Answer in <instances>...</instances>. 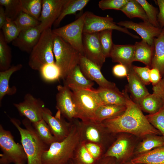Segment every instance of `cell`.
Returning <instances> with one entry per match:
<instances>
[{"mask_svg":"<svg viewBox=\"0 0 164 164\" xmlns=\"http://www.w3.org/2000/svg\"><path fill=\"white\" fill-rule=\"evenodd\" d=\"M125 106V110L121 114L101 122L110 133L114 135L127 133L141 139L149 134L162 135L150 124L139 106L128 94Z\"/></svg>","mask_w":164,"mask_h":164,"instance_id":"obj_1","label":"cell"},{"mask_svg":"<svg viewBox=\"0 0 164 164\" xmlns=\"http://www.w3.org/2000/svg\"><path fill=\"white\" fill-rule=\"evenodd\" d=\"M71 122L68 136L60 141L52 143L43 153L42 164H66L72 160L74 152L81 142L80 121L75 119Z\"/></svg>","mask_w":164,"mask_h":164,"instance_id":"obj_2","label":"cell"},{"mask_svg":"<svg viewBox=\"0 0 164 164\" xmlns=\"http://www.w3.org/2000/svg\"><path fill=\"white\" fill-rule=\"evenodd\" d=\"M10 119L19 133L21 144L27 156V164H42L43 155L50 146L39 138L32 123L27 118L22 121L25 128L20 126L21 123L19 119L15 118H10Z\"/></svg>","mask_w":164,"mask_h":164,"instance_id":"obj_3","label":"cell"},{"mask_svg":"<svg viewBox=\"0 0 164 164\" xmlns=\"http://www.w3.org/2000/svg\"><path fill=\"white\" fill-rule=\"evenodd\" d=\"M55 35L51 28L43 30L37 43L30 53L28 64L35 70L43 66L55 63L53 52Z\"/></svg>","mask_w":164,"mask_h":164,"instance_id":"obj_4","label":"cell"},{"mask_svg":"<svg viewBox=\"0 0 164 164\" xmlns=\"http://www.w3.org/2000/svg\"><path fill=\"white\" fill-rule=\"evenodd\" d=\"M53 52L55 63L64 80L68 74L79 65L81 55L61 37L55 35Z\"/></svg>","mask_w":164,"mask_h":164,"instance_id":"obj_5","label":"cell"},{"mask_svg":"<svg viewBox=\"0 0 164 164\" xmlns=\"http://www.w3.org/2000/svg\"><path fill=\"white\" fill-rule=\"evenodd\" d=\"M141 139L130 134H117L115 139L103 157L114 158L118 164H123L129 161L134 157L135 149Z\"/></svg>","mask_w":164,"mask_h":164,"instance_id":"obj_6","label":"cell"},{"mask_svg":"<svg viewBox=\"0 0 164 164\" xmlns=\"http://www.w3.org/2000/svg\"><path fill=\"white\" fill-rule=\"evenodd\" d=\"M70 89L73 93L78 118L83 121H92L96 110L102 104L95 89L90 90L77 88Z\"/></svg>","mask_w":164,"mask_h":164,"instance_id":"obj_7","label":"cell"},{"mask_svg":"<svg viewBox=\"0 0 164 164\" xmlns=\"http://www.w3.org/2000/svg\"><path fill=\"white\" fill-rule=\"evenodd\" d=\"M81 141L97 144L106 151L116 138V135L110 133L101 123L93 121H80Z\"/></svg>","mask_w":164,"mask_h":164,"instance_id":"obj_8","label":"cell"},{"mask_svg":"<svg viewBox=\"0 0 164 164\" xmlns=\"http://www.w3.org/2000/svg\"><path fill=\"white\" fill-rule=\"evenodd\" d=\"M0 164L26 162L27 158L22 144L16 143L10 131L0 125Z\"/></svg>","mask_w":164,"mask_h":164,"instance_id":"obj_9","label":"cell"},{"mask_svg":"<svg viewBox=\"0 0 164 164\" xmlns=\"http://www.w3.org/2000/svg\"><path fill=\"white\" fill-rule=\"evenodd\" d=\"M85 15L86 12L73 22L52 30L54 35L61 37L83 56V33Z\"/></svg>","mask_w":164,"mask_h":164,"instance_id":"obj_10","label":"cell"},{"mask_svg":"<svg viewBox=\"0 0 164 164\" xmlns=\"http://www.w3.org/2000/svg\"><path fill=\"white\" fill-rule=\"evenodd\" d=\"M106 30H115L127 34L133 38L139 39L129 32L127 29L121 26L113 21L112 18L102 17L90 12H86L83 33L99 32Z\"/></svg>","mask_w":164,"mask_h":164,"instance_id":"obj_11","label":"cell"},{"mask_svg":"<svg viewBox=\"0 0 164 164\" xmlns=\"http://www.w3.org/2000/svg\"><path fill=\"white\" fill-rule=\"evenodd\" d=\"M13 105L21 116L25 117L32 123L43 119L44 103L40 99L35 97L31 94H26L23 101L14 103Z\"/></svg>","mask_w":164,"mask_h":164,"instance_id":"obj_12","label":"cell"},{"mask_svg":"<svg viewBox=\"0 0 164 164\" xmlns=\"http://www.w3.org/2000/svg\"><path fill=\"white\" fill-rule=\"evenodd\" d=\"M56 95V108L61 115L70 122L78 119L73 92L68 87L58 85Z\"/></svg>","mask_w":164,"mask_h":164,"instance_id":"obj_13","label":"cell"},{"mask_svg":"<svg viewBox=\"0 0 164 164\" xmlns=\"http://www.w3.org/2000/svg\"><path fill=\"white\" fill-rule=\"evenodd\" d=\"M67 0H42V11L37 26L42 32L51 28L53 24L60 16Z\"/></svg>","mask_w":164,"mask_h":164,"instance_id":"obj_14","label":"cell"},{"mask_svg":"<svg viewBox=\"0 0 164 164\" xmlns=\"http://www.w3.org/2000/svg\"><path fill=\"white\" fill-rule=\"evenodd\" d=\"M84 56L101 69L106 58L102 49L99 32L83 33Z\"/></svg>","mask_w":164,"mask_h":164,"instance_id":"obj_15","label":"cell"},{"mask_svg":"<svg viewBox=\"0 0 164 164\" xmlns=\"http://www.w3.org/2000/svg\"><path fill=\"white\" fill-rule=\"evenodd\" d=\"M63 118L58 111L53 116L48 108L45 107L43 109L42 118L49 126L52 134L57 141L65 139L70 132L71 122L67 121Z\"/></svg>","mask_w":164,"mask_h":164,"instance_id":"obj_16","label":"cell"},{"mask_svg":"<svg viewBox=\"0 0 164 164\" xmlns=\"http://www.w3.org/2000/svg\"><path fill=\"white\" fill-rule=\"evenodd\" d=\"M117 25L127 29L133 30L149 45L154 46V39L159 36L162 29L155 27L149 22L136 23L132 21H121Z\"/></svg>","mask_w":164,"mask_h":164,"instance_id":"obj_17","label":"cell"},{"mask_svg":"<svg viewBox=\"0 0 164 164\" xmlns=\"http://www.w3.org/2000/svg\"><path fill=\"white\" fill-rule=\"evenodd\" d=\"M79 65L84 76L88 80L96 82L99 87L107 88L117 87L114 83L109 81L104 77L101 71V69L84 56L81 55Z\"/></svg>","mask_w":164,"mask_h":164,"instance_id":"obj_18","label":"cell"},{"mask_svg":"<svg viewBox=\"0 0 164 164\" xmlns=\"http://www.w3.org/2000/svg\"><path fill=\"white\" fill-rule=\"evenodd\" d=\"M132 66L128 69L127 78L128 82L126 89L130 93V98L138 105L141 100L149 94L145 85L135 72Z\"/></svg>","mask_w":164,"mask_h":164,"instance_id":"obj_19","label":"cell"},{"mask_svg":"<svg viewBox=\"0 0 164 164\" xmlns=\"http://www.w3.org/2000/svg\"><path fill=\"white\" fill-rule=\"evenodd\" d=\"M41 32L37 26L21 31L12 45L21 50L30 53L38 41Z\"/></svg>","mask_w":164,"mask_h":164,"instance_id":"obj_20","label":"cell"},{"mask_svg":"<svg viewBox=\"0 0 164 164\" xmlns=\"http://www.w3.org/2000/svg\"><path fill=\"white\" fill-rule=\"evenodd\" d=\"M95 90L99 96L102 104L125 106L128 94L126 88L121 92L117 87L107 88L99 87Z\"/></svg>","mask_w":164,"mask_h":164,"instance_id":"obj_21","label":"cell"},{"mask_svg":"<svg viewBox=\"0 0 164 164\" xmlns=\"http://www.w3.org/2000/svg\"><path fill=\"white\" fill-rule=\"evenodd\" d=\"M135 48L134 45L114 44L110 54L113 62L125 66L127 69L132 66Z\"/></svg>","mask_w":164,"mask_h":164,"instance_id":"obj_22","label":"cell"},{"mask_svg":"<svg viewBox=\"0 0 164 164\" xmlns=\"http://www.w3.org/2000/svg\"><path fill=\"white\" fill-rule=\"evenodd\" d=\"M64 85L69 88L92 90L94 82L87 79L81 71L79 65L72 70L63 80Z\"/></svg>","mask_w":164,"mask_h":164,"instance_id":"obj_23","label":"cell"},{"mask_svg":"<svg viewBox=\"0 0 164 164\" xmlns=\"http://www.w3.org/2000/svg\"><path fill=\"white\" fill-rule=\"evenodd\" d=\"M22 65L18 64L12 65L8 69L0 71V104L6 95H12L17 91V88L15 86L10 87L9 85L10 78L12 74L21 69Z\"/></svg>","mask_w":164,"mask_h":164,"instance_id":"obj_24","label":"cell"},{"mask_svg":"<svg viewBox=\"0 0 164 164\" xmlns=\"http://www.w3.org/2000/svg\"><path fill=\"white\" fill-rule=\"evenodd\" d=\"M164 146V138L155 134H149L141 139L135 150L134 157L156 148Z\"/></svg>","mask_w":164,"mask_h":164,"instance_id":"obj_25","label":"cell"},{"mask_svg":"<svg viewBox=\"0 0 164 164\" xmlns=\"http://www.w3.org/2000/svg\"><path fill=\"white\" fill-rule=\"evenodd\" d=\"M126 106L112 104H101L96 110L92 121L98 123L112 119L123 114Z\"/></svg>","mask_w":164,"mask_h":164,"instance_id":"obj_26","label":"cell"},{"mask_svg":"<svg viewBox=\"0 0 164 164\" xmlns=\"http://www.w3.org/2000/svg\"><path fill=\"white\" fill-rule=\"evenodd\" d=\"M158 69L162 77L164 76V29L160 35L154 39V52L151 69Z\"/></svg>","mask_w":164,"mask_h":164,"instance_id":"obj_27","label":"cell"},{"mask_svg":"<svg viewBox=\"0 0 164 164\" xmlns=\"http://www.w3.org/2000/svg\"><path fill=\"white\" fill-rule=\"evenodd\" d=\"M134 45L135 50L134 62L138 61L142 62L151 69L154 46H151L142 40L136 42Z\"/></svg>","mask_w":164,"mask_h":164,"instance_id":"obj_28","label":"cell"},{"mask_svg":"<svg viewBox=\"0 0 164 164\" xmlns=\"http://www.w3.org/2000/svg\"><path fill=\"white\" fill-rule=\"evenodd\" d=\"M133 163L164 164V146L134 157L130 160Z\"/></svg>","mask_w":164,"mask_h":164,"instance_id":"obj_29","label":"cell"},{"mask_svg":"<svg viewBox=\"0 0 164 164\" xmlns=\"http://www.w3.org/2000/svg\"><path fill=\"white\" fill-rule=\"evenodd\" d=\"M164 105V103L160 97L153 93L145 97L138 106L142 112L152 114L159 111Z\"/></svg>","mask_w":164,"mask_h":164,"instance_id":"obj_30","label":"cell"},{"mask_svg":"<svg viewBox=\"0 0 164 164\" xmlns=\"http://www.w3.org/2000/svg\"><path fill=\"white\" fill-rule=\"evenodd\" d=\"M90 1L89 0H67L60 16L54 23V25L58 26L66 15L75 14L77 12L81 10Z\"/></svg>","mask_w":164,"mask_h":164,"instance_id":"obj_31","label":"cell"},{"mask_svg":"<svg viewBox=\"0 0 164 164\" xmlns=\"http://www.w3.org/2000/svg\"><path fill=\"white\" fill-rule=\"evenodd\" d=\"M120 11L130 19L138 18L144 22H149L143 8L137 0H129Z\"/></svg>","mask_w":164,"mask_h":164,"instance_id":"obj_32","label":"cell"},{"mask_svg":"<svg viewBox=\"0 0 164 164\" xmlns=\"http://www.w3.org/2000/svg\"><path fill=\"white\" fill-rule=\"evenodd\" d=\"M32 124L36 133L45 144L50 146L53 143L57 141L52 134L49 126L43 119Z\"/></svg>","mask_w":164,"mask_h":164,"instance_id":"obj_33","label":"cell"},{"mask_svg":"<svg viewBox=\"0 0 164 164\" xmlns=\"http://www.w3.org/2000/svg\"><path fill=\"white\" fill-rule=\"evenodd\" d=\"M5 41L2 31L0 32V70L8 69L11 67L12 54L10 47Z\"/></svg>","mask_w":164,"mask_h":164,"instance_id":"obj_34","label":"cell"},{"mask_svg":"<svg viewBox=\"0 0 164 164\" xmlns=\"http://www.w3.org/2000/svg\"><path fill=\"white\" fill-rule=\"evenodd\" d=\"M22 11L38 20L40 16L42 0H20Z\"/></svg>","mask_w":164,"mask_h":164,"instance_id":"obj_35","label":"cell"},{"mask_svg":"<svg viewBox=\"0 0 164 164\" xmlns=\"http://www.w3.org/2000/svg\"><path fill=\"white\" fill-rule=\"evenodd\" d=\"M72 160L74 162L80 164H96L97 161L87 150L85 142L82 141L75 151Z\"/></svg>","mask_w":164,"mask_h":164,"instance_id":"obj_36","label":"cell"},{"mask_svg":"<svg viewBox=\"0 0 164 164\" xmlns=\"http://www.w3.org/2000/svg\"><path fill=\"white\" fill-rule=\"evenodd\" d=\"M42 79L47 82H52L61 77L59 68L55 63L46 64L39 70Z\"/></svg>","mask_w":164,"mask_h":164,"instance_id":"obj_37","label":"cell"},{"mask_svg":"<svg viewBox=\"0 0 164 164\" xmlns=\"http://www.w3.org/2000/svg\"><path fill=\"white\" fill-rule=\"evenodd\" d=\"M1 5L4 6L7 19L14 21L21 11L20 0H0Z\"/></svg>","mask_w":164,"mask_h":164,"instance_id":"obj_38","label":"cell"},{"mask_svg":"<svg viewBox=\"0 0 164 164\" xmlns=\"http://www.w3.org/2000/svg\"><path fill=\"white\" fill-rule=\"evenodd\" d=\"M14 21L21 31L36 27L40 24L38 20L22 11Z\"/></svg>","mask_w":164,"mask_h":164,"instance_id":"obj_39","label":"cell"},{"mask_svg":"<svg viewBox=\"0 0 164 164\" xmlns=\"http://www.w3.org/2000/svg\"><path fill=\"white\" fill-rule=\"evenodd\" d=\"M113 30H106L99 32V38L103 52L105 57H110L114 43L112 38Z\"/></svg>","mask_w":164,"mask_h":164,"instance_id":"obj_40","label":"cell"},{"mask_svg":"<svg viewBox=\"0 0 164 164\" xmlns=\"http://www.w3.org/2000/svg\"><path fill=\"white\" fill-rule=\"evenodd\" d=\"M2 29L5 39L8 43L15 39L21 32L14 21L8 19Z\"/></svg>","mask_w":164,"mask_h":164,"instance_id":"obj_41","label":"cell"},{"mask_svg":"<svg viewBox=\"0 0 164 164\" xmlns=\"http://www.w3.org/2000/svg\"><path fill=\"white\" fill-rule=\"evenodd\" d=\"M137 1L143 8L149 22L155 27L160 28L157 20V16L159 12L158 8L150 4L146 0Z\"/></svg>","mask_w":164,"mask_h":164,"instance_id":"obj_42","label":"cell"},{"mask_svg":"<svg viewBox=\"0 0 164 164\" xmlns=\"http://www.w3.org/2000/svg\"><path fill=\"white\" fill-rule=\"evenodd\" d=\"M145 116L150 124L158 130L164 138V105L158 112Z\"/></svg>","mask_w":164,"mask_h":164,"instance_id":"obj_43","label":"cell"},{"mask_svg":"<svg viewBox=\"0 0 164 164\" xmlns=\"http://www.w3.org/2000/svg\"><path fill=\"white\" fill-rule=\"evenodd\" d=\"M129 0H102L98 3L99 8L104 10L114 9L120 10Z\"/></svg>","mask_w":164,"mask_h":164,"instance_id":"obj_44","label":"cell"},{"mask_svg":"<svg viewBox=\"0 0 164 164\" xmlns=\"http://www.w3.org/2000/svg\"><path fill=\"white\" fill-rule=\"evenodd\" d=\"M85 143L87 149L96 160L97 161L103 157L106 150L102 147L92 142Z\"/></svg>","mask_w":164,"mask_h":164,"instance_id":"obj_45","label":"cell"},{"mask_svg":"<svg viewBox=\"0 0 164 164\" xmlns=\"http://www.w3.org/2000/svg\"><path fill=\"white\" fill-rule=\"evenodd\" d=\"M133 68L135 72L145 85L151 83L149 77L150 68L147 66L140 67L134 65H133Z\"/></svg>","mask_w":164,"mask_h":164,"instance_id":"obj_46","label":"cell"},{"mask_svg":"<svg viewBox=\"0 0 164 164\" xmlns=\"http://www.w3.org/2000/svg\"><path fill=\"white\" fill-rule=\"evenodd\" d=\"M114 75L118 77H127L128 71L127 67L121 64H118L114 66L112 70Z\"/></svg>","mask_w":164,"mask_h":164,"instance_id":"obj_47","label":"cell"},{"mask_svg":"<svg viewBox=\"0 0 164 164\" xmlns=\"http://www.w3.org/2000/svg\"><path fill=\"white\" fill-rule=\"evenodd\" d=\"M159 7V12L157 15V20L160 28L164 27V0L155 1Z\"/></svg>","mask_w":164,"mask_h":164,"instance_id":"obj_48","label":"cell"},{"mask_svg":"<svg viewBox=\"0 0 164 164\" xmlns=\"http://www.w3.org/2000/svg\"><path fill=\"white\" fill-rule=\"evenodd\" d=\"M156 84L152 86L153 93L158 95L164 103V76Z\"/></svg>","mask_w":164,"mask_h":164,"instance_id":"obj_49","label":"cell"},{"mask_svg":"<svg viewBox=\"0 0 164 164\" xmlns=\"http://www.w3.org/2000/svg\"><path fill=\"white\" fill-rule=\"evenodd\" d=\"M149 77L150 81L152 86L158 84L162 78L159 70L155 68L150 69Z\"/></svg>","mask_w":164,"mask_h":164,"instance_id":"obj_50","label":"cell"},{"mask_svg":"<svg viewBox=\"0 0 164 164\" xmlns=\"http://www.w3.org/2000/svg\"><path fill=\"white\" fill-rule=\"evenodd\" d=\"M96 164H118L116 159L111 157H103L98 160Z\"/></svg>","mask_w":164,"mask_h":164,"instance_id":"obj_51","label":"cell"},{"mask_svg":"<svg viewBox=\"0 0 164 164\" xmlns=\"http://www.w3.org/2000/svg\"><path fill=\"white\" fill-rule=\"evenodd\" d=\"M7 20L5 9L3 6H0V28L2 29Z\"/></svg>","mask_w":164,"mask_h":164,"instance_id":"obj_52","label":"cell"},{"mask_svg":"<svg viewBox=\"0 0 164 164\" xmlns=\"http://www.w3.org/2000/svg\"><path fill=\"white\" fill-rule=\"evenodd\" d=\"M123 164H145L142 163H133L130 160Z\"/></svg>","mask_w":164,"mask_h":164,"instance_id":"obj_53","label":"cell"},{"mask_svg":"<svg viewBox=\"0 0 164 164\" xmlns=\"http://www.w3.org/2000/svg\"><path fill=\"white\" fill-rule=\"evenodd\" d=\"M25 162H18L15 163V164H25Z\"/></svg>","mask_w":164,"mask_h":164,"instance_id":"obj_54","label":"cell"},{"mask_svg":"<svg viewBox=\"0 0 164 164\" xmlns=\"http://www.w3.org/2000/svg\"><path fill=\"white\" fill-rule=\"evenodd\" d=\"M71 164H80L74 162H73V161L72 160L71 161Z\"/></svg>","mask_w":164,"mask_h":164,"instance_id":"obj_55","label":"cell"},{"mask_svg":"<svg viewBox=\"0 0 164 164\" xmlns=\"http://www.w3.org/2000/svg\"><path fill=\"white\" fill-rule=\"evenodd\" d=\"M71 160L69 162L66 164H71Z\"/></svg>","mask_w":164,"mask_h":164,"instance_id":"obj_56","label":"cell"},{"mask_svg":"<svg viewBox=\"0 0 164 164\" xmlns=\"http://www.w3.org/2000/svg\"><path fill=\"white\" fill-rule=\"evenodd\" d=\"M164 29V27L163 28Z\"/></svg>","mask_w":164,"mask_h":164,"instance_id":"obj_57","label":"cell"}]
</instances>
